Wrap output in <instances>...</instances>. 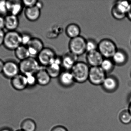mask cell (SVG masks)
<instances>
[{
	"label": "cell",
	"mask_w": 131,
	"mask_h": 131,
	"mask_svg": "<svg viewBox=\"0 0 131 131\" xmlns=\"http://www.w3.org/2000/svg\"><path fill=\"white\" fill-rule=\"evenodd\" d=\"M35 6L41 10L43 7V3L41 1H37L35 5Z\"/></svg>",
	"instance_id": "d590c367"
},
{
	"label": "cell",
	"mask_w": 131,
	"mask_h": 131,
	"mask_svg": "<svg viewBox=\"0 0 131 131\" xmlns=\"http://www.w3.org/2000/svg\"><path fill=\"white\" fill-rule=\"evenodd\" d=\"M37 83L41 86H46L50 82L51 77L46 69L41 68L35 74Z\"/></svg>",
	"instance_id": "2e32d148"
},
{
	"label": "cell",
	"mask_w": 131,
	"mask_h": 131,
	"mask_svg": "<svg viewBox=\"0 0 131 131\" xmlns=\"http://www.w3.org/2000/svg\"><path fill=\"white\" fill-rule=\"evenodd\" d=\"M20 72L25 75L35 74L41 68V65L35 58L30 57L20 62L19 64Z\"/></svg>",
	"instance_id": "3957f363"
},
{
	"label": "cell",
	"mask_w": 131,
	"mask_h": 131,
	"mask_svg": "<svg viewBox=\"0 0 131 131\" xmlns=\"http://www.w3.org/2000/svg\"><path fill=\"white\" fill-rule=\"evenodd\" d=\"M98 44L97 42L92 39L87 40L86 44V51L87 53L97 50Z\"/></svg>",
	"instance_id": "4316f807"
},
{
	"label": "cell",
	"mask_w": 131,
	"mask_h": 131,
	"mask_svg": "<svg viewBox=\"0 0 131 131\" xmlns=\"http://www.w3.org/2000/svg\"><path fill=\"white\" fill-rule=\"evenodd\" d=\"M58 78L60 84L65 87H71L75 82L72 74L69 71L61 72Z\"/></svg>",
	"instance_id": "9a60e30c"
},
{
	"label": "cell",
	"mask_w": 131,
	"mask_h": 131,
	"mask_svg": "<svg viewBox=\"0 0 131 131\" xmlns=\"http://www.w3.org/2000/svg\"><path fill=\"white\" fill-rule=\"evenodd\" d=\"M130 4L131 2L128 1H118L113 7L120 13L127 15L130 7Z\"/></svg>",
	"instance_id": "7402d4cb"
},
{
	"label": "cell",
	"mask_w": 131,
	"mask_h": 131,
	"mask_svg": "<svg viewBox=\"0 0 131 131\" xmlns=\"http://www.w3.org/2000/svg\"><path fill=\"white\" fill-rule=\"evenodd\" d=\"M0 131H12L11 129L8 128H4L0 130Z\"/></svg>",
	"instance_id": "f35d334b"
},
{
	"label": "cell",
	"mask_w": 131,
	"mask_h": 131,
	"mask_svg": "<svg viewBox=\"0 0 131 131\" xmlns=\"http://www.w3.org/2000/svg\"><path fill=\"white\" fill-rule=\"evenodd\" d=\"M11 84L15 90L19 91L28 87L26 76L21 73L11 79Z\"/></svg>",
	"instance_id": "30bf717a"
},
{
	"label": "cell",
	"mask_w": 131,
	"mask_h": 131,
	"mask_svg": "<svg viewBox=\"0 0 131 131\" xmlns=\"http://www.w3.org/2000/svg\"><path fill=\"white\" fill-rule=\"evenodd\" d=\"M24 15L28 20L31 22L37 21L40 17L41 10L36 6L26 8L24 11Z\"/></svg>",
	"instance_id": "e0dca14e"
},
{
	"label": "cell",
	"mask_w": 131,
	"mask_h": 131,
	"mask_svg": "<svg viewBox=\"0 0 131 131\" xmlns=\"http://www.w3.org/2000/svg\"><path fill=\"white\" fill-rule=\"evenodd\" d=\"M8 12L7 5V1L0 0V15H7Z\"/></svg>",
	"instance_id": "f1b7e54d"
},
{
	"label": "cell",
	"mask_w": 131,
	"mask_h": 131,
	"mask_svg": "<svg viewBox=\"0 0 131 131\" xmlns=\"http://www.w3.org/2000/svg\"><path fill=\"white\" fill-rule=\"evenodd\" d=\"M66 35L71 39L80 36L81 29L79 25L74 23H71L67 25L66 28Z\"/></svg>",
	"instance_id": "d6986e66"
},
{
	"label": "cell",
	"mask_w": 131,
	"mask_h": 131,
	"mask_svg": "<svg viewBox=\"0 0 131 131\" xmlns=\"http://www.w3.org/2000/svg\"><path fill=\"white\" fill-rule=\"evenodd\" d=\"M127 17L128 18L129 20L131 21V2L130 4V9H129V11L128 12L127 14Z\"/></svg>",
	"instance_id": "74e56055"
},
{
	"label": "cell",
	"mask_w": 131,
	"mask_h": 131,
	"mask_svg": "<svg viewBox=\"0 0 131 131\" xmlns=\"http://www.w3.org/2000/svg\"><path fill=\"white\" fill-rule=\"evenodd\" d=\"M51 131H68L66 128L62 126H57L54 127Z\"/></svg>",
	"instance_id": "e575fe53"
},
{
	"label": "cell",
	"mask_w": 131,
	"mask_h": 131,
	"mask_svg": "<svg viewBox=\"0 0 131 131\" xmlns=\"http://www.w3.org/2000/svg\"><path fill=\"white\" fill-rule=\"evenodd\" d=\"M86 58L89 65L91 67H95L100 66L104 58L97 50L88 52Z\"/></svg>",
	"instance_id": "9c48e42d"
},
{
	"label": "cell",
	"mask_w": 131,
	"mask_h": 131,
	"mask_svg": "<svg viewBox=\"0 0 131 131\" xmlns=\"http://www.w3.org/2000/svg\"><path fill=\"white\" fill-rule=\"evenodd\" d=\"M15 55L20 61L30 57L27 47L23 45H21L15 51Z\"/></svg>",
	"instance_id": "44dd1931"
},
{
	"label": "cell",
	"mask_w": 131,
	"mask_h": 131,
	"mask_svg": "<svg viewBox=\"0 0 131 131\" xmlns=\"http://www.w3.org/2000/svg\"><path fill=\"white\" fill-rule=\"evenodd\" d=\"M106 74L100 66L91 67L88 80L94 85H102L107 77Z\"/></svg>",
	"instance_id": "8992f818"
},
{
	"label": "cell",
	"mask_w": 131,
	"mask_h": 131,
	"mask_svg": "<svg viewBox=\"0 0 131 131\" xmlns=\"http://www.w3.org/2000/svg\"><path fill=\"white\" fill-rule=\"evenodd\" d=\"M56 57L53 50L50 48L45 47L38 54L37 59L40 65L46 67L53 62Z\"/></svg>",
	"instance_id": "52a82bcc"
},
{
	"label": "cell",
	"mask_w": 131,
	"mask_h": 131,
	"mask_svg": "<svg viewBox=\"0 0 131 131\" xmlns=\"http://www.w3.org/2000/svg\"><path fill=\"white\" fill-rule=\"evenodd\" d=\"M119 119L124 124H129L131 123V114L128 109L121 112L119 115Z\"/></svg>",
	"instance_id": "484cf974"
},
{
	"label": "cell",
	"mask_w": 131,
	"mask_h": 131,
	"mask_svg": "<svg viewBox=\"0 0 131 131\" xmlns=\"http://www.w3.org/2000/svg\"><path fill=\"white\" fill-rule=\"evenodd\" d=\"M128 110L131 114V102H129V107H128Z\"/></svg>",
	"instance_id": "ab89813d"
},
{
	"label": "cell",
	"mask_w": 131,
	"mask_h": 131,
	"mask_svg": "<svg viewBox=\"0 0 131 131\" xmlns=\"http://www.w3.org/2000/svg\"><path fill=\"white\" fill-rule=\"evenodd\" d=\"M7 8L10 14L18 16L23 11L24 6L22 1H7Z\"/></svg>",
	"instance_id": "8fae6325"
},
{
	"label": "cell",
	"mask_w": 131,
	"mask_h": 131,
	"mask_svg": "<svg viewBox=\"0 0 131 131\" xmlns=\"http://www.w3.org/2000/svg\"><path fill=\"white\" fill-rule=\"evenodd\" d=\"M27 78L28 86L33 87L37 84V79L35 74H28L25 75Z\"/></svg>",
	"instance_id": "f546056e"
},
{
	"label": "cell",
	"mask_w": 131,
	"mask_h": 131,
	"mask_svg": "<svg viewBox=\"0 0 131 131\" xmlns=\"http://www.w3.org/2000/svg\"><path fill=\"white\" fill-rule=\"evenodd\" d=\"M36 128V123L30 118L24 120L21 124V129L24 131H35Z\"/></svg>",
	"instance_id": "cb8c5ba5"
},
{
	"label": "cell",
	"mask_w": 131,
	"mask_h": 131,
	"mask_svg": "<svg viewBox=\"0 0 131 131\" xmlns=\"http://www.w3.org/2000/svg\"><path fill=\"white\" fill-rule=\"evenodd\" d=\"M20 72L19 64L15 62L8 61L4 62L2 73L5 77L11 79Z\"/></svg>",
	"instance_id": "ba28073f"
},
{
	"label": "cell",
	"mask_w": 131,
	"mask_h": 131,
	"mask_svg": "<svg viewBox=\"0 0 131 131\" xmlns=\"http://www.w3.org/2000/svg\"><path fill=\"white\" fill-rule=\"evenodd\" d=\"M21 34L16 31H8L5 33L3 45L10 51H15L21 45Z\"/></svg>",
	"instance_id": "7a4b0ae2"
},
{
	"label": "cell",
	"mask_w": 131,
	"mask_h": 131,
	"mask_svg": "<svg viewBox=\"0 0 131 131\" xmlns=\"http://www.w3.org/2000/svg\"><path fill=\"white\" fill-rule=\"evenodd\" d=\"M87 40L80 36L71 39L69 43V52L76 56H81L86 52Z\"/></svg>",
	"instance_id": "5b68a950"
},
{
	"label": "cell",
	"mask_w": 131,
	"mask_h": 131,
	"mask_svg": "<svg viewBox=\"0 0 131 131\" xmlns=\"http://www.w3.org/2000/svg\"><path fill=\"white\" fill-rule=\"evenodd\" d=\"M21 45L27 46L32 39L31 36L29 34L25 33L21 34Z\"/></svg>",
	"instance_id": "4dcf8cb0"
},
{
	"label": "cell",
	"mask_w": 131,
	"mask_h": 131,
	"mask_svg": "<svg viewBox=\"0 0 131 131\" xmlns=\"http://www.w3.org/2000/svg\"><path fill=\"white\" fill-rule=\"evenodd\" d=\"M4 65V62H3L2 60L0 59V74L1 73H2Z\"/></svg>",
	"instance_id": "8d00e7d4"
},
{
	"label": "cell",
	"mask_w": 131,
	"mask_h": 131,
	"mask_svg": "<svg viewBox=\"0 0 131 131\" xmlns=\"http://www.w3.org/2000/svg\"><path fill=\"white\" fill-rule=\"evenodd\" d=\"M61 65L53 62L45 68L51 78L58 77L61 74Z\"/></svg>",
	"instance_id": "ffe728a7"
},
{
	"label": "cell",
	"mask_w": 131,
	"mask_h": 131,
	"mask_svg": "<svg viewBox=\"0 0 131 131\" xmlns=\"http://www.w3.org/2000/svg\"><path fill=\"white\" fill-rule=\"evenodd\" d=\"M90 68L87 63L83 62H77L70 71L75 82L83 83L88 80Z\"/></svg>",
	"instance_id": "6da1fadb"
},
{
	"label": "cell",
	"mask_w": 131,
	"mask_h": 131,
	"mask_svg": "<svg viewBox=\"0 0 131 131\" xmlns=\"http://www.w3.org/2000/svg\"><path fill=\"white\" fill-rule=\"evenodd\" d=\"M117 50L115 43L108 38L102 39L98 44L97 50L104 58H111Z\"/></svg>",
	"instance_id": "277c9868"
},
{
	"label": "cell",
	"mask_w": 131,
	"mask_h": 131,
	"mask_svg": "<svg viewBox=\"0 0 131 131\" xmlns=\"http://www.w3.org/2000/svg\"><path fill=\"white\" fill-rule=\"evenodd\" d=\"M78 57L69 52L62 58V66L66 71H71L78 62Z\"/></svg>",
	"instance_id": "7c38bea8"
},
{
	"label": "cell",
	"mask_w": 131,
	"mask_h": 131,
	"mask_svg": "<svg viewBox=\"0 0 131 131\" xmlns=\"http://www.w3.org/2000/svg\"><path fill=\"white\" fill-rule=\"evenodd\" d=\"M102 85L106 91L108 92H114L118 88V81L113 76H108L106 77Z\"/></svg>",
	"instance_id": "4fadbf2b"
},
{
	"label": "cell",
	"mask_w": 131,
	"mask_h": 131,
	"mask_svg": "<svg viewBox=\"0 0 131 131\" xmlns=\"http://www.w3.org/2000/svg\"><path fill=\"white\" fill-rule=\"evenodd\" d=\"M115 65L122 66L127 61L128 56L125 52L122 50H117L111 58Z\"/></svg>",
	"instance_id": "ac0fdd59"
},
{
	"label": "cell",
	"mask_w": 131,
	"mask_h": 131,
	"mask_svg": "<svg viewBox=\"0 0 131 131\" xmlns=\"http://www.w3.org/2000/svg\"><path fill=\"white\" fill-rule=\"evenodd\" d=\"M115 65L111 58H104L100 67L107 74L110 73L113 70Z\"/></svg>",
	"instance_id": "d4e9b609"
},
{
	"label": "cell",
	"mask_w": 131,
	"mask_h": 131,
	"mask_svg": "<svg viewBox=\"0 0 131 131\" xmlns=\"http://www.w3.org/2000/svg\"><path fill=\"white\" fill-rule=\"evenodd\" d=\"M4 28H5V17L0 15V29L3 30Z\"/></svg>",
	"instance_id": "836d02e7"
},
{
	"label": "cell",
	"mask_w": 131,
	"mask_h": 131,
	"mask_svg": "<svg viewBox=\"0 0 131 131\" xmlns=\"http://www.w3.org/2000/svg\"><path fill=\"white\" fill-rule=\"evenodd\" d=\"M44 44L41 39L37 38H32L27 47L36 51L39 54L44 48Z\"/></svg>",
	"instance_id": "603a6c76"
},
{
	"label": "cell",
	"mask_w": 131,
	"mask_h": 131,
	"mask_svg": "<svg viewBox=\"0 0 131 131\" xmlns=\"http://www.w3.org/2000/svg\"><path fill=\"white\" fill-rule=\"evenodd\" d=\"M16 131H23V130H21V129H20V130H17Z\"/></svg>",
	"instance_id": "b9f144b4"
},
{
	"label": "cell",
	"mask_w": 131,
	"mask_h": 131,
	"mask_svg": "<svg viewBox=\"0 0 131 131\" xmlns=\"http://www.w3.org/2000/svg\"><path fill=\"white\" fill-rule=\"evenodd\" d=\"M5 34L4 30L0 29V46L3 45Z\"/></svg>",
	"instance_id": "d6a6232c"
},
{
	"label": "cell",
	"mask_w": 131,
	"mask_h": 131,
	"mask_svg": "<svg viewBox=\"0 0 131 131\" xmlns=\"http://www.w3.org/2000/svg\"><path fill=\"white\" fill-rule=\"evenodd\" d=\"M5 28L8 31H16L19 25L18 17L10 14L5 17Z\"/></svg>",
	"instance_id": "5bb4252c"
},
{
	"label": "cell",
	"mask_w": 131,
	"mask_h": 131,
	"mask_svg": "<svg viewBox=\"0 0 131 131\" xmlns=\"http://www.w3.org/2000/svg\"><path fill=\"white\" fill-rule=\"evenodd\" d=\"M131 102V95L129 98V102Z\"/></svg>",
	"instance_id": "60d3db41"
},
{
	"label": "cell",
	"mask_w": 131,
	"mask_h": 131,
	"mask_svg": "<svg viewBox=\"0 0 131 131\" xmlns=\"http://www.w3.org/2000/svg\"><path fill=\"white\" fill-rule=\"evenodd\" d=\"M37 1V0H24L22 2L24 7H25L26 8L35 6Z\"/></svg>",
	"instance_id": "1f68e13d"
},
{
	"label": "cell",
	"mask_w": 131,
	"mask_h": 131,
	"mask_svg": "<svg viewBox=\"0 0 131 131\" xmlns=\"http://www.w3.org/2000/svg\"><path fill=\"white\" fill-rule=\"evenodd\" d=\"M112 15L115 19L117 20H122L127 17V15L123 14L118 11L114 7L111 10Z\"/></svg>",
	"instance_id": "83f0119b"
}]
</instances>
